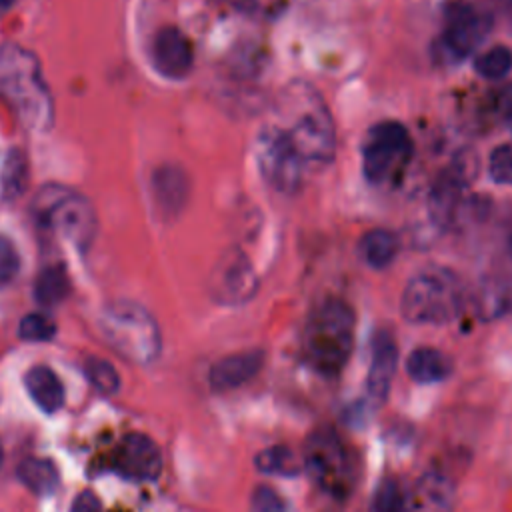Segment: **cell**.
Wrapping results in <instances>:
<instances>
[{
  "mask_svg": "<svg viewBox=\"0 0 512 512\" xmlns=\"http://www.w3.org/2000/svg\"><path fill=\"white\" fill-rule=\"evenodd\" d=\"M278 128L304 164L326 166L336 154V128L322 94L304 80H292L278 98Z\"/></svg>",
  "mask_w": 512,
  "mask_h": 512,
  "instance_id": "obj_1",
  "label": "cell"
},
{
  "mask_svg": "<svg viewBox=\"0 0 512 512\" xmlns=\"http://www.w3.org/2000/svg\"><path fill=\"white\" fill-rule=\"evenodd\" d=\"M0 98L24 128L46 132L54 122V100L34 52L6 42L0 46Z\"/></svg>",
  "mask_w": 512,
  "mask_h": 512,
  "instance_id": "obj_2",
  "label": "cell"
},
{
  "mask_svg": "<svg viewBox=\"0 0 512 512\" xmlns=\"http://www.w3.org/2000/svg\"><path fill=\"white\" fill-rule=\"evenodd\" d=\"M354 328L356 314L348 302L340 298L320 302L304 328L302 344L308 364L324 376H336L352 354Z\"/></svg>",
  "mask_w": 512,
  "mask_h": 512,
  "instance_id": "obj_3",
  "label": "cell"
},
{
  "mask_svg": "<svg viewBox=\"0 0 512 512\" xmlns=\"http://www.w3.org/2000/svg\"><path fill=\"white\" fill-rule=\"evenodd\" d=\"M466 296L458 276L442 266L414 274L400 298L402 318L410 324H446L464 308Z\"/></svg>",
  "mask_w": 512,
  "mask_h": 512,
  "instance_id": "obj_4",
  "label": "cell"
},
{
  "mask_svg": "<svg viewBox=\"0 0 512 512\" xmlns=\"http://www.w3.org/2000/svg\"><path fill=\"white\" fill-rule=\"evenodd\" d=\"M34 220L86 252L96 238V210L86 196L62 184L42 186L32 200Z\"/></svg>",
  "mask_w": 512,
  "mask_h": 512,
  "instance_id": "obj_5",
  "label": "cell"
},
{
  "mask_svg": "<svg viewBox=\"0 0 512 512\" xmlns=\"http://www.w3.org/2000/svg\"><path fill=\"white\" fill-rule=\"evenodd\" d=\"M100 332L124 358L150 364L160 354V328L152 314L136 302H112L100 314Z\"/></svg>",
  "mask_w": 512,
  "mask_h": 512,
  "instance_id": "obj_6",
  "label": "cell"
},
{
  "mask_svg": "<svg viewBox=\"0 0 512 512\" xmlns=\"http://www.w3.org/2000/svg\"><path fill=\"white\" fill-rule=\"evenodd\" d=\"M302 468L332 498H346L356 484V460L342 438L328 426L312 430L302 452Z\"/></svg>",
  "mask_w": 512,
  "mask_h": 512,
  "instance_id": "obj_7",
  "label": "cell"
},
{
  "mask_svg": "<svg viewBox=\"0 0 512 512\" xmlns=\"http://www.w3.org/2000/svg\"><path fill=\"white\" fill-rule=\"evenodd\" d=\"M364 178L380 186L394 180L412 156V138L408 128L398 120L376 122L360 148Z\"/></svg>",
  "mask_w": 512,
  "mask_h": 512,
  "instance_id": "obj_8",
  "label": "cell"
},
{
  "mask_svg": "<svg viewBox=\"0 0 512 512\" xmlns=\"http://www.w3.org/2000/svg\"><path fill=\"white\" fill-rule=\"evenodd\" d=\"M256 166L262 180L278 194H296L302 184L304 162L288 136L276 126L266 124L256 136Z\"/></svg>",
  "mask_w": 512,
  "mask_h": 512,
  "instance_id": "obj_9",
  "label": "cell"
},
{
  "mask_svg": "<svg viewBox=\"0 0 512 512\" xmlns=\"http://www.w3.org/2000/svg\"><path fill=\"white\" fill-rule=\"evenodd\" d=\"M490 16L478 12L464 0H454L444 8V28L434 44V56L440 64H458L466 60L484 36L490 32Z\"/></svg>",
  "mask_w": 512,
  "mask_h": 512,
  "instance_id": "obj_10",
  "label": "cell"
},
{
  "mask_svg": "<svg viewBox=\"0 0 512 512\" xmlns=\"http://www.w3.org/2000/svg\"><path fill=\"white\" fill-rule=\"evenodd\" d=\"M258 286L260 278L250 258L240 248H228L222 252L208 280L210 296L224 306H238L252 300Z\"/></svg>",
  "mask_w": 512,
  "mask_h": 512,
  "instance_id": "obj_11",
  "label": "cell"
},
{
  "mask_svg": "<svg viewBox=\"0 0 512 512\" xmlns=\"http://www.w3.org/2000/svg\"><path fill=\"white\" fill-rule=\"evenodd\" d=\"M474 172L476 166L472 164V156L460 154L436 176L428 196V214L438 228L452 224L462 202V194L474 178Z\"/></svg>",
  "mask_w": 512,
  "mask_h": 512,
  "instance_id": "obj_12",
  "label": "cell"
},
{
  "mask_svg": "<svg viewBox=\"0 0 512 512\" xmlns=\"http://www.w3.org/2000/svg\"><path fill=\"white\" fill-rule=\"evenodd\" d=\"M112 470L134 482H152L162 472V452L152 438L132 432L116 446L112 454Z\"/></svg>",
  "mask_w": 512,
  "mask_h": 512,
  "instance_id": "obj_13",
  "label": "cell"
},
{
  "mask_svg": "<svg viewBox=\"0 0 512 512\" xmlns=\"http://www.w3.org/2000/svg\"><path fill=\"white\" fill-rule=\"evenodd\" d=\"M152 64L164 78H186L194 64V48L190 38L176 26L160 28L152 40Z\"/></svg>",
  "mask_w": 512,
  "mask_h": 512,
  "instance_id": "obj_14",
  "label": "cell"
},
{
  "mask_svg": "<svg viewBox=\"0 0 512 512\" xmlns=\"http://www.w3.org/2000/svg\"><path fill=\"white\" fill-rule=\"evenodd\" d=\"M398 364V346L394 336L388 330H378L372 336L370 344V366H368V378H366V388L372 400L384 402L390 384L396 372Z\"/></svg>",
  "mask_w": 512,
  "mask_h": 512,
  "instance_id": "obj_15",
  "label": "cell"
},
{
  "mask_svg": "<svg viewBox=\"0 0 512 512\" xmlns=\"http://www.w3.org/2000/svg\"><path fill=\"white\" fill-rule=\"evenodd\" d=\"M456 490L440 472H426L404 492V512H452Z\"/></svg>",
  "mask_w": 512,
  "mask_h": 512,
  "instance_id": "obj_16",
  "label": "cell"
},
{
  "mask_svg": "<svg viewBox=\"0 0 512 512\" xmlns=\"http://www.w3.org/2000/svg\"><path fill=\"white\" fill-rule=\"evenodd\" d=\"M152 196L162 216H178L190 196V178L178 164H162L152 174Z\"/></svg>",
  "mask_w": 512,
  "mask_h": 512,
  "instance_id": "obj_17",
  "label": "cell"
},
{
  "mask_svg": "<svg viewBox=\"0 0 512 512\" xmlns=\"http://www.w3.org/2000/svg\"><path fill=\"white\" fill-rule=\"evenodd\" d=\"M264 366L262 350H244L220 358L210 370V384L218 392L234 390L250 382Z\"/></svg>",
  "mask_w": 512,
  "mask_h": 512,
  "instance_id": "obj_18",
  "label": "cell"
},
{
  "mask_svg": "<svg viewBox=\"0 0 512 512\" xmlns=\"http://www.w3.org/2000/svg\"><path fill=\"white\" fill-rule=\"evenodd\" d=\"M452 370V358L432 346H418L406 358L408 376L420 384L442 382L452 374Z\"/></svg>",
  "mask_w": 512,
  "mask_h": 512,
  "instance_id": "obj_19",
  "label": "cell"
},
{
  "mask_svg": "<svg viewBox=\"0 0 512 512\" xmlns=\"http://www.w3.org/2000/svg\"><path fill=\"white\" fill-rule=\"evenodd\" d=\"M400 252V238L388 228H372L358 240V256L372 270L388 268Z\"/></svg>",
  "mask_w": 512,
  "mask_h": 512,
  "instance_id": "obj_20",
  "label": "cell"
},
{
  "mask_svg": "<svg viewBox=\"0 0 512 512\" xmlns=\"http://www.w3.org/2000/svg\"><path fill=\"white\" fill-rule=\"evenodd\" d=\"M24 386L42 412H56L64 404V388L56 372L48 366H34L24 376Z\"/></svg>",
  "mask_w": 512,
  "mask_h": 512,
  "instance_id": "obj_21",
  "label": "cell"
},
{
  "mask_svg": "<svg viewBox=\"0 0 512 512\" xmlns=\"http://www.w3.org/2000/svg\"><path fill=\"white\" fill-rule=\"evenodd\" d=\"M16 474L28 490H32L40 496L52 494L58 488V482H60L56 466L50 460H44V458H26V460H22Z\"/></svg>",
  "mask_w": 512,
  "mask_h": 512,
  "instance_id": "obj_22",
  "label": "cell"
},
{
  "mask_svg": "<svg viewBox=\"0 0 512 512\" xmlns=\"http://www.w3.org/2000/svg\"><path fill=\"white\" fill-rule=\"evenodd\" d=\"M28 186V160L22 150H10L0 168V196L6 202H12L22 196Z\"/></svg>",
  "mask_w": 512,
  "mask_h": 512,
  "instance_id": "obj_23",
  "label": "cell"
},
{
  "mask_svg": "<svg viewBox=\"0 0 512 512\" xmlns=\"http://www.w3.org/2000/svg\"><path fill=\"white\" fill-rule=\"evenodd\" d=\"M70 292V280L60 264H50L42 268L34 282V298L42 306H56L60 304Z\"/></svg>",
  "mask_w": 512,
  "mask_h": 512,
  "instance_id": "obj_24",
  "label": "cell"
},
{
  "mask_svg": "<svg viewBox=\"0 0 512 512\" xmlns=\"http://www.w3.org/2000/svg\"><path fill=\"white\" fill-rule=\"evenodd\" d=\"M256 468L270 476H296L302 470V460L286 446H272L256 456Z\"/></svg>",
  "mask_w": 512,
  "mask_h": 512,
  "instance_id": "obj_25",
  "label": "cell"
},
{
  "mask_svg": "<svg viewBox=\"0 0 512 512\" xmlns=\"http://www.w3.org/2000/svg\"><path fill=\"white\" fill-rule=\"evenodd\" d=\"M474 70L486 80H502L512 70V50L504 44H496L474 58Z\"/></svg>",
  "mask_w": 512,
  "mask_h": 512,
  "instance_id": "obj_26",
  "label": "cell"
},
{
  "mask_svg": "<svg viewBox=\"0 0 512 512\" xmlns=\"http://www.w3.org/2000/svg\"><path fill=\"white\" fill-rule=\"evenodd\" d=\"M226 2L240 14L258 22H274L288 8V0H226Z\"/></svg>",
  "mask_w": 512,
  "mask_h": 512,
  "instance_id": "obj_27",
  "label": "cell"
},
{
  "mask_svg": "<svg viewBox=\"0 0 512 512\" xmlns=\"http://www.w3.org/2000/svg\"><path fill=\"white\" fill-rule=\"evenodd\" d=\"M84 374L90 384L102 394H114L120 388V376L116 368L104 358H88L84 362Z\"/></svg>",
  "mask_w": 512,
  "mask_h": 512,
  "instance_id": "obj_28",
  "label": "cell"
},
{
  "mask_svg": "<svg viewBox=\"0 0 512 512\" xmlns=\"http://www.w3.org/2000/svg\"><path fill=\"white\" fill-rule=\"evenodd\" d=\"M488 176L500 186H512V142L492 148L488 156Z\"/></svg>",
  "mask_w": 512,
  "mask_h": 512,
  "instance_id": "obj_29",
  "label": "cell"
},
{
  "mask_svg": "<svg viewBox=\"0 0 512 512\" xmlns=\"http://www.w3.org/2000/svg\"><path fill=\"white\" fill-rule=\"evenodd\" d=\"M18 334L22 340H28V342H48L56 334V324L44 314H36V312L26 314L20 320Z\"/></svg>",
  "mask_w": 512,
  "mask_h": 512,
  "instance_id": "obj_30",
  "label": "cell"
},
{
  "mask_svg": "<svg viewBox=\"0 0 512 512\" xmlns=\"http://www.w3.org/2000/svg\"><path fill=\"white\" fill-rule=\"evenodd\" d=\"M374 512H404V492L396 480H384L372 502Z\"/></svg>",
  "mask_w": 512,
  "mask_h": 512,
  "instance_id": "obj_31",
  "label": "cell"
},
{
  "mask_svg": "<svg viewBox=\"0 0 512 512\" xmlns=\"http://www.w3.org/2000/svg\"><path fill=\"white\" fill-rule=\"evenodd\" d=\"M250 512H290V508L288 502L272 486L260 484L252 490Z\"/></svg>",
  "mask_w": 512,
  "mask_h": 512,
  "instance_id": "obj_32",
  "label": "cell"
},
{
  "mask_svg": "<svg viewBox=\"0 0 512 512\" xmlns=\"http://www.w3.org/2000/svg\"><path fill=\"white\" fill-rule=\"evenodd\" d=\"M20 272V254L14 242L0 234V288L12 284Z\"/></svg>",
  "mask_w": 512,
  "mask_h": 512,
  "instance_id": "obj_33",
  "label": "cell"
},
{
  "mask_svg": "<svg viewBox=\"0 0 512 512\" xmlns=\"http://www.w3.org/2000/svg\"><path fill=\"white\" fill-rule=\"evenodd\" d=\"M70 512H104V508H102V502L98 500V496L94 492L84 490L74 498V502L70 506Z\"/></svg>",
  "mask_w": 512,
  "mask_h": 512,
  "instance_id": "obj_34",
  "label": "cell"
},
{
  "mask_svg": "<svg viewBox=\"0 0 512 512\" xmlns=\"http://www.w3.org/2000/svg\"><path fill=\"white\" fill-rule=\"evenodd\" d=\"M496 104H498L500 116H502L508 124H512V84H508L506 88L500 90Z\"/></svg>",
  "mask_w": 512,
  "mask_h": 512,
  "instance_id": "obj_35",
  "label": "cell"
},
{
  "mask_svg": "<svg viewBox=\"0 0 512 512\" xmlns=\"http://www.w3.org/2000/svg\"><path fill=\"white\" fill-rule=\"evenodd\" d=\"M14 2H16V0H0V16L6 14V12L14 6Z\"/></svg>",
  "mask_w": 512,
  "mask_h": 512,
  "instance_id": "obj_36",
  "label": "cell"
},
{
  "mask_svg": "<svg viewBox=\"0 0 512 512\" xmlns=\"http://www.w3.org/2000/svg\"><path fill=\"white\" fill-rule=\"evenodd\" d=\"M508 254H510V258H512V234H510V238H508Z\"/></svg>",
  "mask_w": 512,
  "mask_h": 512,
  "instance_id": "obj_37",
  "label": "cell"
},
{
  "mask_svg": "<svg viewBox=\"0 0 512 512\" xmlns=\"http://www.w3.org/2000/svg\"><path fill=\"white\" fill-rule=\"evenodd\" d=\"M2 460H4V450H2V444H0V466H2Z\"/></svg>",
  "mask_w": 512,
  "mask_h": 512,
  "instance_id": "obj_38",
  "label": "cell"
}]
</instances>
